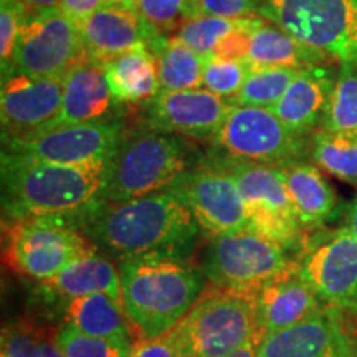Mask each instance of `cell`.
Listing matches in <instances>:
<instances>
[{"mask_svg": "<svg viewBox=\"0 0 357 357\" xmlns=\"http://www.w3.org/2000/svg\"><path fill=\"white\" fill-rule=\"evenodd\" d=\"M298 270L326 305L357 312V236L346 227L316 243Z\"/></svg>", "mask_w": 357, "mask_h": 357, "instance_id": "cell-15", "label": "cell"}, {"mask_svg": "<svg viewBox=\"0 0 357 357\" xmlns=\"http://www.w3.org/2000/svg\"><path fill=\"white\" fill-rule=\"evenodd\" d=\"M63 102V78L33 77L15 68L2 71V139L50 128Z\"/></svg>", "mask_w": 357, "mask_h": 357, "instance_id": "cell-14", "label": "cell"}, {"mask_svg": "<svg viewBox=\"0 0 357 357\" xmlns=\"http://www.w3.org/2000/svg\"><path fill=\"white\" fill-rule=\"evenodd\" d=\"M43 288L47 293L65 296L68 300L84 294L105 293L123 306L119 268L98 252L71 263L55 278L43 281Z\"/></svg>", "mask_w": 357, "mask_h": 357, "instance_id": "cell-25", "label": "cell"}, {"mask_svg": "<svg viewBox=\"0 0 357 357\" xmlns=\"http://www.w3.org/2000/svg\"><path fill=\"white\" fill-rule=\"evenodd\" d=\"M265 19H253L252 24L242 26V29L231 32L217 45L215 50L212 52L213 58L229 61H245L250 52V43H252V33L257 26H260Z\"/></svg>", "mask_w": 357, "mask_h": 357, "instance_id": "cell-38", "label": "cell"}, {"mask_svg": "<svg viewBox=\"0 0 357 357\" xmlns=\"http://www.w3.org/2000/svg\"><path fill=\"white\" fill-rule=\"evenodd\" d=\"M32 10H42V8H55L61 6V0H22Z\"/></svg>", "mask_w": 357, "mask_h": 357, "instance_id": "cell-43", "label": "cell"}, {"mask_svg": "<svg viewBox=\"0 0 357 357\" xmlns=\"http://www.w3.org/2000/svg\"><path fill=\"white\" fill-rule=\"evenodd\" d=\"M88 60L78 22L55 7L29 12L8 68L33 77L65 78L68 71Z\"/></svg>", "mask_w": 357, "mask_h": 357, "instance_id": "cell-10", "label": "cell"}, {"mask_svg": "<svg viewBox=\"0 0 357 357\" xmlns=\"http://www.w3.org/2000/svg\"><path fill=\"white\" fill-rule=\"evenodd\" d=\"M194 213L202 234L211 238L247 230V211L238 185L229 174L199 164L171 184Z\"/></svg>", "mask_w": 357, "mask_h": 357, "instance_id": "cell-13", "label": "cell"}, {"mask_svg": "<svg viewBox=\"0 0 357 357\" xmlns=\"http://www.w3.org/2000/svg\"><path fill=\"white\" fill-rule=\"evenodd\" d=\"M349 329L341 310L326 306L291 328L261 337L258 357H324Z\"/></svg>", "mask_w": 357, "mask_h": 357, "instance_id": "cell-21", "label": "cell"}, {"mask_svg": "<svg viewBox=\"0 0 357 357\" xmlns=\"http://www.w3.org/2000/svg\"><path fill=\"white\" fill-rule=\"evenodd\" d=\"M65 323L93 337L132 341L136 334L123 306L105 293L84 294L68 300L65 307Z\"/></svg>", "mask_w": 357, "mask_h": 357, "instance_id": "cell-26", "label": "cell"}, {"mask_svg": "<svg viewBox=\"0 0 357 357\" xmlns=\"http://www.w3.org/2000/svg\"><path fill=\"white\" fill-rule=\"evenodd\" d=\"M111 93L119 105L149 102L160 93L158 58L149 47L124 53L105 63Z\"/></svg>", "mask_w": 357, "mask_h": 357, "instance_id": "cell-24", "label": "cell"}, {"mask_svg": "<svg viewBox=\"0 0 357 357\" xmlns=\"http://www.w3.org/2000/svg\"><path fill=\"white\" fill-rule=\"evenodd\" d=\"M300 70L296 68H261L252 70L243 86L234 98V105L255 106L271 109L284 93Z\"/></svg>", "mask_w": 357, "mask_h": 357, "instance_id": "cell-31", "label": "cell"}, {"mask_svg": "<svg viewBox=\"0 0 357 357\" xmlns=\"http://www.w3.org/2000/svg\"><path fill=\"white\" fill-rule=\"evenodd\" d=\"M158 58L160 91H182L202 88V73L208 56L200 55L174 37L158 35L149 43Z\"/></svg>", "mask_w": 357, "mask_h": 357, "instance_id": "cell-27", "label": "cell"}, {"mask_svg": "<svg viewBox=\"0 0 357 357\" xmlns=\"http://www.w3.org/2000/svg\"><path fill=\"white\" fill-rule=\"evenodd\" d=\"M321 128L331 131H357V58L339 63L331 100Z\"/></svg>", "mask_w": 357, "mask_h": 357, "instance_id": "cell-29", "label": "cell"}, {"mask_svg": "<svg viewBox=\"0 0 357 357\" xmlns=\"http://www.w3.org/2000/svg\"><path fill=\"white\" fill-rule=\"evenodd\" d=\"M98 248L70 220L33 217L6 225V261L15 273L48 281Z\"/></svg>", "mask_w": 357, "mask_h": 357, "instance_id": "cell-7", "label": "cell"}, {"mask_svg": "<svg viewBox=\"0 0 357 357\" xmlns=\"http://www.w3.org/2000/svg\"><path fill=\"white\" fill-rule=\"evenodd\" d=\"M346 229L351 231L352 235L357 236V197L354 202H352L349 213H347V223H346Z\"/></svg>", "mask_w": 357, "mask_h": 357, "instance_id": "cell-44", "label": "cell"}, {"mask_svg": "<svg viewBox=\"0 0 357 357\" xmlns=\"http://www.w3.org/2000/svg\"><path fill=\"white\" fill-rule=\"evenodd\" d=\"M234 108V101L205 88L160 91L147 102V124L187 139L213 141Z\"/></svg>", "mask_w": 357, "mask_h": 357, "instance_id": "cell-16", "label": "cell"}, {"mask_svg": "<svg viewBox=\"0 0 357 357\" xmlns=\"http://www.w3.org/2000/svg\"><path fill=\"white\" fill-rule=\"evenodd\" d=\"M250 71L252 70L245 61L218 60V58L208 56L204 66L202 86L213 95L234 100L240 88L243 86Z\"/></svg>", "mask_w": 357, "mask_h": 357, "instance_id": "cell-33", "label": "cell"}, {"mask_svg": "<svg viewBox=\"0 0 357 357\" xmlns=\"http://www.w3.org/2000/svg\"><path fill=\"white\" fill-rule=\"evenodd\" d=\"M123 310L136 337L153 341L185 318L204 294L207 276L187 257L149 253L118 261Z\"/></svg>", "mask_w": 357, "mask_h": 357, "instance_id": "cell-3", "label": "cell"}, {"mask_svg": "<svg viewBox=\"0 0 357 357\" xmlns=\"http://www.w3.org/2000/svg\"><path fill=\"white\" fill-rule=\"evenodd\" d=\"M310 147L316 166L339 181L357 185V131L319 128Z\"/></svg>", "mask_w": 357, "mask_h": 357, "instance_id": "cell-28", "label": "cell"}, {"mask_svg": "<svg viewBox=\"0 0 357 357\" xmlns=\"http://www.w3.org/2000/svg\"><path fill=\"white\" fill-rule=\"evenodd\" d=\"M32 10L22 0H0V63L6 71L12 63L17 38L25 17Z\"/></svg>", "mask_w": 357, "mask_h": 357, "instance_id": "cell-34", "label": "cell"}, {"mask_svg": "<svg viewBox=\"0 0 357 357\" xmlns=\"http://www.w3.org/2000/svg\"><path fill=\"white\" fill-rule=\"evenodd\" d=\"M328 306L303 278L298 263L258 289L260 341L268 334L291 328ZM258 341V342H260Z\"/></svg>", "mask_w": 357, "mask_h": 357, "instance_id": "cell-18", "label": "cell"}, {"mask_svg": "<svg viewBox=\"0 0 357 357\" xmlns=\"http://www.w3.org/2000/svg\"><path fill=\"white\" fill-rule=\"evenodd\" d=\"M108 3H116V6H123L128 8H137L139 0H108Z\"/></svg>", "mask_w": 357, "mask_h": 357, "instance_id": "cell-45", "label": "cell"}, {"mask_svg": "<svg viewBox=\"0 0 357 357\" xmlns=\"http://www.w3.org/2000/svg\"><path fill=\"white\" fill-rule=\"evenodd\" d=\"M351 357H357V342H356V347H354V351H352Z\"/></svg>", "mask_w": 357, "mask_h": 357, "instance_id": "cell-46", "label": "cell"}, {"mask_svg": "<svg viewBox=\"0 0 357 357\" xmlns=\"http://www.w3.org/2000/svg\"><path fill=\"white\" fill-rule=\"evenodd\" d=\"M0 357H43L38 331L24 323L8 326L2 333Z\"/></svg>", "mask_w": 357, "mask_h": 357, "instance_id": "cell-37", "label": "cell"}, {"mask_svg": "<svg viewBox=\"0 0 357 357\" xmlns=\"http://www.w3.org/2000/svg\"><path fill=\"white\" fill-rule=\"evenodd\" d=\"M207 164L234 178L247 211V230L294 248L301 242L303 227L294 212L280 167L229 158H212Z\"/></svg>", "mask_w": 357, "mask_h": 357, "instance_id": "cell-8", "label": "cell"}, {"mask_svg": "<svg viewBox=\"0 0 357 357\" xmlns=\"http://www.w3.org/2000/svg\"><path fill=\"white\" fill-rule=\"evenodd\" d=\"M78 25L89 60L102 65L136 48L149 47L160 35L137 8L116 3H105Z\"/></svg>", "mask_w": 357, "mask_h": 357, "instance_id": "cell-17", "label": "cell"}, {"mask_svg": "<svg viewBox=\"0 0 357 357\" xmlns=\"http://www.w3.org/2000/svg\"><path fill=\"white\" fill-rule=\"evenodd\" d=\"M187 0H139L137 10L155 32L166 35L182 22Z\"/></svg>", "mask_w": 357, "mask_h": 357, "instance_id": "cell-36", "label": "cell"}, {"mask_svg": "<svg viewBox=\"0 0 357 357\" xmlns=\"http://www.w3.org/2000/svg\"><path fill=\"white\" fill-rule=\"evenodd\" d=\"M42 352L43 357H65L63 351L56 344L55 336L53 337H42Z\"/></svg>", "mask_w": 357, "mask_h": 357, "instance_id": "cell-41", "label": "cell"}, {"mask_svg": "<svg viewBox=\"0 0 357 357\" xmlns=\"http://www.w3.org/2000/svg\"><path fill=\"white\" fill-rule=\"evenodd\" d=\"M253 17L243 19H225V17H195L182 20L176 29L174 38L182 42L194 52L211 56L215 47L231 32L252 24Z\"/></svg>", "mask_w": 357, "mask_h": 357, "instance_id": "cell-30", "label": "cell"}, {"mask_svg": "<svg viewBox=\"0 0 357 357\" xmlns=\"http://www.w3.org/2000/svg\"><path fill=\"white\" fill-rule=\"evenodd\" d=\"M56 344L65 357H131L132 341L93 337L65 323L55 334Z\"/></svg>", "mask_w": 357, "mask_h": 357, "instance_id": "cell-32", "label": "cell"}, {"mask_svg": "<svg viewBox=\"0 0 357 357\" xmlns=\"http://www.w3.org/2000/svg\"><path fill=\"white\" fill-rule=\"evenodd\" d=\"M245 63L250 70L261 68H306L333 63L324 53L300 42L280 26L265 20L252 33V43Z\"/></svg>", "mask_w": 357, "mask_h": 357, "instance_id": "cell-23", "label": "cell"}, {"mask_svg": "<svg viewBox=\"0 0 357 357\" xmlns=\"http://www.w3.org/2000/svg\"><path fill=\"white\" fill-rule=\"evenodd\" d=\"M124 136L121 119L70 124L2 139V155L63 166L108 162Z\"/></svg>", "mask_w": 357, "mask_h": 357, "instance_id": "cell-11", "label": "cell"}, {"mask_svg": "<svg viewBox=\"0 0 357 357\" xmlns=\"http://www.w3.org/2000/svg\"><path fill=\"white\" fill-rule=\"evenodd\" d=\"M119 109L121 105L111 93L105 65L88 60L63 78V102L50 128L121 119Z\"/></svg>", "mask_w": 357, "mask_h": 357, "instance_id": "cell-19", "label": "cell"}, {"mask_svg": "<svg viewBox=\"0 0 357 357\" xmlns=\"http://www.w3.org/2000/svg\"><path fill=\"white\" fill-rule=\"evenodd\" d=\"M225 357H258V351H257V342L250 341L247 344L240 346L238 349L231 351L230 354H227Z\"/></svg>", "mask_w": 357, "mask_h": 357, "instance_id": "cell-42", "label": "cell"}, {"mask_svg": "<svg viewBox=\"0 0 357 357\" xmlns=\"http://www.w3.org/2000/svg\"><path fill=\"white\" fill-rule=\"evenodd\" d=\"M288 187L294 212L303 230H314L324 225L336 211V192L326 181L318 166L305 160L280 167Z\"/></svg>", "mask_w": 357, "mask_h": 357, "instance_id": "cell-22", "label": "cell"}, {"mask_svg": "<svg viewBox=\"0 0 357 357\" xmlns=\"http://www.w3.org/2000/svg\"><path fill=\"white\" fill-rule=\"evenodd\" d=\"M105 3H108V0H61L60 8L79 24Z\"/></svg>", "mask_w": 357, "mask_h": 357, "instance_id": "cell-40", "label": "cell"}, {"mask_svg": "<svg viewBox=\"0 0 357 357\" xmlns=\"http://www.w3.org/2000/svg\"><path fill=\"white\" fill-rule=\"evenodd\" d=\"M337 70L333 63L301 68L289 84L283 98L271 111L289 129L306 136L312 129L321 128Z\"/></svg>", "mask_w": 357, "mask_h": 357, "instance_id": "cell-20", "label": "cell"}, {"mask_svg": "<svg viewBox=\"0 0 357 357\" xmlns=\"http://www.w3.org/2000/svg\"><path fill=\"white\" fill-rule=\"evenodd\" d=\"M288 248L250 230L215 236L204 260V273L215 287L260 289L294 263Z\"/></svg>", "mask_w": 357, "mask_h": 357, "instance_id": "cell-12", "label": "cell"}, {"mask_svg": "<svg viewBox=\"0 0 357 357\" xmlns=\"http://www.w3.org/2000/svg\"><path fill=\"white\" fill-rule=\"evenodd\" d=\"M257 15L333 63L357 58V0H255Z\"/></svg>", "mask_w": 357, "mask_h": 357, "instance_id": "cell-6", "label": "cell"}, {"mask_svg": "<svg viewBox=\"0 0 357 357\" xmlns=\"http://www.w3.org/2000/svg\"><path fill=\"white\" fill-rule=\"evenodd\" d=\"M111 160L63 166L2 155L3 215L8 222L33 217L65 218L79 229L105 205Z\"/></svg>", "mask_w": 357, "mask_h": 357, "instance_id": "cell-2", "label": "cell"}, {"mask_svg": "<svg viewBox=\"0 0 357 357\" xmlns=\"http://www.w3.org/2000/svg\"><path fill=\"white\" fill-rule=\"evenodd\" d=\"M79 230L98 250L118 260L149 253L187 257L202 234L172 185L124 204H105Z\"/></svg>", "mask_w": 357, "mask_h": 357, "instance_id": "cell-1", "label": "cell"}, {"mask_svg": "<svg viewBox=\"0 0 357 357\" xmlns=\"http://www.w3.org/2000/svg\"><path fill=\"white\" fill-rule=\"evenodd\" d=\"M131 357H181L177 339L174 331L153 341H142L134 347Z\"/></svg>", "mask_w": 357, "mask_h": 357, "instance_id": "cell-39", "label": "cell"}, {"mask_svg": "<svg viewBox=\"0 0 357 357\" xmlns=\"http://www.w3.org/2000/svg\"><path fill=\"white\" fill-rule=\"evenodd\" d=\"M172 331L181 357H225L250 341L258 344V289L213 284Z\"/></svg>", "mask_w": 357, "mask_h": 357, "instance_id": "cell-5", "label": "cell"}, {"mask_svg": "<svg viewBox=\"0 0 357 357\" xmlns=\"http://www.w3.org/2000/svg\"><path fill=\"white\" fill-rule=\"evenodd\" d=\"M197 162L184 136L153 128L124 134L111 160L105 204H124L166 189Z\"/></svg>", "mask_w": 357, "mask_h": 357, "instance_id": "cell-4", "label": "cell"}, {"mask_svg": "<svg viewBox=\"0 0 357 357\" xmlns=\"http://www.w3.org/2000/svg\"><path fill=\"white\" fill-rule=\"evenodd\" d=\"M212 146L222 158L281 167L305 158L307 141L273 111L234 105Z\"/></svg>", "mask_w": 357, "mask_h": 357, "instance_id": "cell-9", "label": "cell"}, {"mask_svg": "<svg viewBox=\"0 0 357 357\" xmlns=\"http://www.w3.org/2000/svg\"><path fill=\"white\" fill-rule=\"evenodd\" d=\"M257 13L255 0H187L182 20L195 17L243 19Z\"/></svg>", "mask_w": 357, "mask_h": 357, "instance_id": "cell-35", "label": "cell"}]
</instances>
